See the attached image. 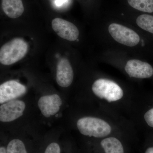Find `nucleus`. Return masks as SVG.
<instances>
[{
    "mask_svg": "<svg viewBox=\"0 0 153 153\" xmlns=\"http://www.w3.org/2000/svg\"><path fill=\"white\" fill-rule=\"evenodd\" d=\"M44 153H60V146L56 143H51L46 148Z\"/></svg>",
    "mask_w": 153,
    "mask_h": 153,
    "instance_id": "2eb2a0df",
    "label": "nucleus"
},
{
    "mask_svg": "<svg viewBox=\"0 0 153 153\" xmlns=\"http://www.w3.org/2000/svg\"><path fill=\"white\" fill-rule=\"evenodd\" d=\"M76 126L80 133L83 135L96 138L106 137L111 131L110 126L106 122L91 117L79 119L76 123Z\"/></svg>",
    "mask_w": 153,
    "mask_h": 153,
    "instance_id": "39448f33",
    "label": "nucleus"
},
{
    "mask_svg": "<svg viewBox=\"0 0 153 153\" xmlns=\"http://www.w3.org/2000/svg\"><path fill=\"white\" fill-rule=\"evenodd\" d=\"M99 58L105 63L122 68L130 78L146 79L153 75V67L150 63L120 49L103 48Z\"/></svg>",
    "mask_w": 153,
    "mask_h": 153,
    "instance_id": "f03ea898",
    "label": "nucleus"
},
{
    "mask_svg": "<svg viewBox=\"0 0 153 153\" xmlns=\"http://www.w3.org/2000/svg\"><path fill=\"white\" fill-rule=\"evenodd\" d=\"M28 49V44L24 39L14 38L1 47L0 62L5 66L16 63L25 57Z\"/></svg>",
    "mask_w": 153,
    "mask_h": 153,
    "instance_id": "7ed1b4c3",
    "label": "nucleus"
},
{
    "mask_svg": "<svg viewBox=\"0 0 153 153\" xmlns=\"http://www.w3.org/2000/svg\"><path fill=\"white\" fill-rule=\"evenodd\" d=\"M7 153H28L24 143L15 139L9 142L7 148Z\"/></svg>",
    "mask_w": 153,
    "mask_h": 153,
    "instance_id": "4468645a",
    "label": "nucleus"
},
{
    "mask_svg": "<svg viewBox=\"0 0 153 153\" xmlns=\"http://www.w3.org/2000/svg\"><path fill=\"white\" fill-rule=\"evenodd\" d=\"M145 153H153V147L149 148L146 151Z\"/></svg>",
    "mask_w": 153,
    "mask_h": 153,
    "instance_id": "a211bd4d",
    "label": "nucleus"
},
{
    "mask_svg": "<svg viewBox=\"0 0 153 153\" xmlns=\"http://www.w3.org/2000/svg\"><path fill=\"white\" fill-rule=\"evenodd\" d=\"M74 79V71L69 60L66 58L60 59L57 66L56 81L58 85L63 88L70 86Z\"/></svg>",
    "mask_w": 153,
    "mask_h": 153,
    "instance_id": "9d476101",
    "label": "nucleus"
},
{
    "mask_svg": "<svg viewBox=\"0 0 153 153\" xmlns=\"http://www.w3.org/2000/svg\"><path fill=\"white\" fill-rule=\"evenodd\" d=\"M120 5L138 13L153 15V0H120Z\"/></svg>",
    "mask_w": 153,
    "mask_h": 153,
    "instance_id": "9b49d317",
    "label": "nucleus"
},
{
    "mask_svg": "<svg viewBox=\"0 0 153 153\" xmlns=\"http://www.w3.org/2000/svg\"><path fill=\"white\" fill-rule=\"evenodd\" d=\"M27 88L15 80H9L0 85V103L15 100L25 94Z\"/></svg>",
    "mask_w": 153,
    "mask_h": 153,
    "instance_id": "6e6552de",
    "label": "nucleus"
},
{
    "mask_svg": "<svg viewBox=\"0 0 153 153\" xmlns=\"http://www.w3.org/2000/svg\"><path fill=\"white\" fill-rule=\"evenodd\" d=\"M52 26L60 38L72 42L79 41L80 31L73 23L60 18H55L52 21Z\"/></svg>",
    "mask_w": 153,
    "mask_h": 153,
    "instance_id": "423d86ee",
    "label": "nucleus"
},
{
    "mask_svg": "<svg viewBox=\"0 0 153 153\" xmlns=\"http://www.w3.org/2000/svg\"><path fill=\"white\" fill-rule=\"evenodd\" d=\"M0 153H7V149L4 147L1 146L0 147Z\"/></svg>",
    "mask_w": 153,
    "mask_h": 153,
    "instance_id": "f3484780",
    "label": "nucleus"
},
{
    "mask_svg": "<svg viewBox=\"0 0 153 153\" xmlns=\"http://www.w3.org/2000/svg\"><path fill=\"white\" fill-rule=\"evenodd\" d=\"M97 36L103 48L124 51L144 58L149 47L148 37L131 25L104 12L97 26Z\"/></svg>",
    "mask_w": 153,
    "mask_h": 153,
    "instance_id": "f257e3e1",
    "label": "nucleus"
},
{
    "mask_svg": "<svg viewBox=\"0 0 153 153\" xmlns=\"http://www.w3.org/2000/svg\"><path fill=\"white\" fill-rule=\"evenodd\" d=\"M62 104V100L57 94L43 96L38 101L39 109L46 117H49L56 114L60 110Z\"/></svg>",
    "mask_w": 153,
    "mask_h": 153,
    "instance_id": "1a4fd4ad",
    "label": "nucleus"
},
{
    "mask_svg": "<svg viewBox=\"0 0 153 153\" xmlns=\"http://www.w3.org/2000/svg\"><path fill=\"white\" fill-rule=\"evenodd\" d=\"M2 8L4 13L13 19L21 16L25 11L22 0H2Z\"/></svg>",
    "mask_w": 153,
    "mask_h": 153,
    "instance_id": "f8f14e48",
    "label": "nucleus"
},
{
    "mask_svg": "<svg viewBox=\"0 0 153 153\" xmlns=\"http://www.w3.org/2000/svg\"><path fill=\"white\" fill-rule=\"evenodd\" d=\"M26 108L24 101L13 100L3 103L0 106V120L2 122H10L23 115Z\"/></svg>",
    "mask_w": 153,
    "mask_h": 153,
    "instance_id": "0eeeda50",
    "label": "nucleus"
},
{
    "mask_svg": "<svg viewBox=\"0 0 153 153\" xmlns=\"http://www.w3.org/2000/svg\"><path fill=\"white\" fill-rule=\"evenodd\" d=\"M101 145L105 153H124L121 143L116 138H107L102 140Z\"/></svg>",
    "mask_w": 153,
    "mask_h": 153,
    "instance_id": "ddd939ff",
    "label": "nucleus"
},
{
    "mask_svg": "<svg viewBox=\"0 0 153 153\" xmlns=\"http://www.w3.org/2000/svg\"><path fill=\"white\" fill-rule=\"evenodd\" d=\"M93 93L99 98L111 102L122 98L123 91L118 84L109 78L100 77L96 79L91 86Z\"/></svg>",
    "mask_w": 153,
    "mask_h": 153,
    "instance_id": "20e7f679",
    "label": "nucleus"
},
{
    "mask_svg": "<svg viewBox=\"0 0 153 153\" xmlns=\"http://www.w3.org/2000/svg\"><path fill=\"white\" fill-rule=\"evenodd\" d=\"M144 118L148 125L153 128V108L146 112L145 114Z\"/></svg>",
    "mask_w": 153,
    "mask_h": 153,
    "instance_id": "dca6fc26",
    "label": "nucleus"
}]
</instances>
